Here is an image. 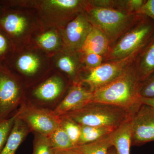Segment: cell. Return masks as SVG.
<instances>
[{
  "instance_id": "2",
  "label": "cell",
  "mask_w": 154,
  "mask_h": 154,
  "mask_svg": "<svg viewBox=\"0 0 154 154\" xmlns=\"http://www.w3.org/2000/svg\"><path fill=\"white\" fill-rule=\"evenodd\" d=\"M134 63L115 80L93 92V102L115 105L135 113L143 104L140 91L143 82Z\"/></svg>"
},
{
  "instance_id": "32",
  "label": "cell",
  "mask_w": 154,
  "mask_h": 154,
  "mask_svg": "<svg viewBox=\"0 0 154 154\" xmlns=\"http://www.w3.org/2000/svg\"><path fill=\"white\" fill-rule=\"evenodd\" d=\"M89 5L101 8L115 9L116 0H87Z\"/></svg>"
},
{
  "instance_id": "15",
  "label": "cell",
  "mask_w": 154,
  "mask_h": 154,
  "mask_svg": "<svg viewBox=\"0 0 154 154\" xmlns=\"http://www.w3.org/2000/svg\"><path fill=\"white\" fill-rule=\"evenodd\" d=\"M53 69L64 75L71 84L79 82L83 69L79 51L65 48L51 57Z\"/></svg>"
},
{
  "instance_id": "9",
  "label": "cell",
  "mask_w": 154,
  "mask_h": 154,
  "mask_svg": "<svg viewBox=\"0 0 154 154\" xmlns=\"http://www.w3.org/2000/svg\"><path fill=\"white\" fill-rule=\"evenodd\" d=\"M71 85L62 74L53 69L36 85L25 88V98L42 103L62 99Z\"/></svg>"
},
{
  "instance_id": "5",
  "label": "cell",
  "mask_w": 154,
  "mask_h": 154,
  "mask_svg": "<svg viewBox=\"0 0 154 154\" xmlns=\"http://www.w3.org/2000/svg\"><path fill=\"white\" fill-rule=\"evenodd\" d=\"M134 113L118 106L92 102L82 108L64 116L71 119L82 126L117 128L130 120Z\"/></svg>"
},
{
  "instance_id": "8",
  "label": "cell",
  "mask_w": 154,
  "mask_h": 154,
  "mask_svg": "<svg viewBox=\"0 0 154 154\" xmlns=\"http://www.w3.org/2000/svg\"><path fill=\"white\" fill-rule=\"evenodd\" d=\"M138 54L118 60L104 62L96 68L83 69L79 81L92 92L112 82L134 62Z\"/></svg>"
},
{
  "instance_id": "4",
  "label": "cell",
  "mask_w": 154,
  "mask_h": 154,
  "mask_svg": "<svg viewBox=\"0 0 154 154\" xmlns=\"http://www.w3.org/2000/svg\"><path fill=\"white\" fill-rule=\"evenodd\" d=\"M27 4L36 10L41 27L60 29L86 7L85 0H27Z\"/></svg>"
},
{
  "instance_id": "12",
  "label": "cell",
  "mask_w": 154,
  "mask_h": 154,
  "mask_svg": "<svg viewBox=\"0 0 154 154\" xmlns=\"http://www.w3.org/2000/svg\"><path fill=\"white\" fill-rule=\"evenodd\" d=\"M131 145L154 141V109L143 104L130 120Z\"/></svg>"
},
{
  "instance_id": "7",
  "label": "cell",
  "mask_w": 154,
  "mask_h": 154,
  "mask_svg": "<svg viewBox=\"0 0 154 154\" xmlns=\"http://www.w3.org/2000/svg\"><path fill=\"white\" fill-rule=\"evenodd\" d=\"M154 34V22L143 16L132 28L110 46L104 62L139 54Z\"/></svg>"
},
{
  "instance_id": "26",
  "label": "cell",
  "mask_w": 154,
  "mask_h": 154,
  "mask_svg": "<svg viewBox=\"0 0 154 154\" xmlns=\"http://www.w3.org/2000/svg\"><path fill=\"white\" fill-rule=\"evenodd\" d=\"M14 48L10 38L0 28V64L3 65L10 58Z\"/></svg>"
},
{
  "instance_id": "31",
  "label": "cell",
  "mask_w": 154,
  "mask_h": 154,
  "mask_svg": "<svg viewBox=\"0 0 154 154\" xmlns=\"http://www.w3.org/2000/svg\"><path fill=\"white\" fill-rule=\"evenodd\" d=\"M137 14L148 17L154 22V0L146 1Z\"/></svg>"
},
{
  "instance_id": "3",
  "label": "cell",
  "mask_w": 154,
  "mask_h": 154,
  "mask_svg": "<svg viewBox=\"0 0 154 154\" xmlns=\"http://www.w3.org/2000/svg\"><path fill=\"white\" fill-rule=\"evenodd\" d=\"M2 1L5 8L0 15V28L14 47L30 42L33 33L41 27L36 10L23 5L19 0Z\"/></svg>"
},
{
  "instance_id": "10",
  "label": "cell",
  "mask_w": 154,
  "mask_h": 154,
  "mask_svg": "<svg viewBox=\"0 0 154 154\" xmlns=\"http://www.w3.org/2000/svg\"><path fill=\"white\" fill-rule=\"evenodd\" d=\"M25 88L18 77L0 64V120L10 117L25 101Z\"/></svg>"
},
{
  "instance_id": "21",
  "label": "cell",
  "mask_w": 154,
  "mask_h": 154,
  "mask_svg": "<svg viewBox=\"0 0 154 154\" xmlns=\"http://www.w3.org/2000/svg\"><path fill=\"white\" fill-rule=\"evenodd\" d=\"M116 128L108 127L82 126L77 146L84 145L99 140L110 134Z\"/></svg>"
},
{
  "instance_id": "28",
  "label": "cell",
  "mask_w": 154,
  "mask_h": 154,
  "mask_svg": "<svg viewBox=\"0 0 154 154\" xmlns=\"http://www.w3.org/2000/svg\"><path fill=\"white\" fill-rule=\"evenodd\" d=\"M144 0H116V9L129 14H137L145 2Z\"/></svg>"
},
{
  "instance_id": "27",
  "label": "cell",
  "mask_w": 154,
  "mask_h": 154,
  "mask_svg": "<svg viewBox=\"0 0 154 154\" xmlns=\"http://www.w3.org/2000/svg\"><path fill=\"white\" fill-rule=\"evenodd\" d=\"M80 53L84 70L96 68L104 62V57L94 53Z\"/></svg>"
},
{
  "instance_id": "29",
  "label": "cell",
  "mask_w": 154,
  "mask_h": 154,
  "mask_svg": "<svg viewBox=\"0 0 154 154\" xmlns=\"http://www.w3.org/2000/svg\"><path fill=\"white\" fill-rule=\"evenodd\" d=\"M17 116L16 113L9 118L0 120V152L6 143Z\"/></svg>"
},
{
  "instance_id": "34",
  "label": "cell",
  "mask_w": 154,
  "mask_h": 154,
  "mask_svg": "<svg viewBox=\"0 0 154 154\" xmlns=\"http://www.w3.org/2000/svg\"><path fill=\"white\" fill-rule=\"evenodd\" d=\"M143 104L149 105L154 109V97L150 98H142Z\"/></svg>"
},
{
  "instance_id": "23",
  "label": "cell",
  "mask_w": 154,
  "mask_h": 154,
  "mask_svg": "<svg viewBox=\"0 0 154 154\" xmlns=\"http://www.w3.org/2000/svg\"><path fill=\"white\" fill-rule=\"evenodd\" d=\"M109 135L94 142L77 146L82 154H108L112 147Z\"/></svg>"
},
{
  "instance_id": "18",
  "label": "cell",
  "mask_w": 154,
  "mask_h": 154,
  "mask_svg": "<svg viewBox=\"0 0 154 154\" xmlns=\"http://www.w3.org/2000/svg\"><path fill=\"white\" fill-rule=\"evenodd\" d=\"M134 63L143 82L154 73V34L138 56Z\"/></svg>"
},
{
  "instance_id": "6",
  "label": "cell",
  "mask_w": 154,
  "mask_h": 154,
  "mask_svg": "<svg viewBox=\"0 0 154 154\" xmlns=\"http://www.w3.org/2000/svg\"><path fill=\"white\" fill-rule=\"evenodd\" d=\"M86 1L85 11L90 22L105 33L110 46L143 17L117 9L95 8Z\"/></svg>"
},
{
  "instance_id": "11",
  "label": "cell",
  "mask_w": 154,
  "mask_h": 154,
  "mask_svg": "<svg viewBox=\"0 0 154 154\" xmlns=\"http://www.w3.org/2000/svg\"><path fill=\"white\" fill-rule=\"evenodd\" d=\"M16 113L18 118L36 133L48 136L60 125V117L54 110L37 107L25 100Z\"/></svg>"
},
{
  "instance_id": "17",
  "label": "cell",
  "mask_w": 154,
  "mask_h": 154,
  "mask_svg": "<svg viewBox=\"0 0 154 154\" xmlns=\"http://www.w3.org/2000/svg\"><path fill=\"white\" fill-rule=\"evenodd\" d=\"M110 46V42L105 33L97 27L93 26V29L79 52L94 53L102 56L104 58Z\"/></svg>"
},
{
  "instance_id": "36",
  "label": "cell",
  "mask_w": 154,
  "mask_h": 154,
  "mask_svg": "<svg viewBox=\"0 0 154 154\" xmlns=\"http://www.w3.org/2000/svg\"><path fill=\"white\" fill-rule=\"evenodd\" d=\"M110 149L111 150H109L108 154H115V150H114V149H113V150L112 149Z\"/></svg>"
},
{
  "instance_id": "16",
  "label": "cell",
  "mask_w": 154,
  "mask_h": 154,
  "mask_svg": "<svg viewBox=\"0 0 154 154\" xmlns=\"http://www.w3.org/2000/svg\"><path fill=\"white\" fill-rule=\"evenodd\" d=\"M30 42L51 57L65 48L60 29L57 28L41 27Z\"/></svg>"
},
{
  "instance_id": "19",
  "label": "cell",
  "mask_w": 154,
  "mask_h": 154,
  "mask_svg": "<svg viewBox=\"0 0 154 154\" xmlns=\"http://www.w3.org/2000/svg\"><path fill=\"white\" fill-rule=\"evenodd\" d=\"M30 131L27 125L18 118L17 114L8 137L0 154H15Z\"/></svg>"
},
{
  "instance_id": "24",
  "label": "cell",
  "mask_w": 154,
  "mask_h": 154,
  "mask_svg": "<svg viewBox=\"0 0 154 154\" xmlns=\"http://www.w3.org/2000/svg\"><path fill=\"white\" fill-rule=\"evenodd\" d=\"M60 125L63 128L75 146H77L82 125L66 116H60Z\"/></svg>"
},
{
  "instance_id": "13",
  "label": "cell",
  "mask_w": 154,
  "mask_h": 154,
  "mask_svg": "<svg viewBox=\"0 0 154 154\" xmlns=\"http://www.w3.org/2000/svg\"><path fill=\"white\" fill-rule=\"evenodd\" d=\"M93 28L85 11L77 15L60 29L65 47L79 51Z\"/></svg>"
},
{
  "instance_id": "30",
  "label": "cell",
  "mask_w": 154,
  "mask_h": 154,
  "mask_svg": "<svg viewBox=\"0 0 154 154\" xmlns=\"http://www.w3.org/2000/svg\"><path fill=\"white\" fill-rule=\"evenodd\" d=\"M140 95L142 98L154 97V73L143 83Z\"/></svg>"
},
{
  "instance_id": "35",
  "label": "cell",
  "mask_w": 154,
  "mask_h": 154,
  "mask_svg": "<svg viewBox=\"0 0 154 154\" xmlns=\"http://www.w3.org/2000/svg\"><path fill=\"white\" fill-rule=\"evenodd\" d=\"M5 8V6L3 4L2 1H0V15L2 13Z\"/></svg>"
},
{
  "instance_id": "1",
  "label": "cell",
  "mask_w": 154,
  "mask_h": 154,
  "mask_svg": "<svg viewBox=\"0 0 154 154\" xmlns=\"http://www.w3.org/2000/svg\"><path fill=\"white\" fill-rule=\"evenodd\" d=\"M2 65L18 77L26 88L36 85L53 69L51 57L30 42L15 47Z\"/></svg>"
},
{
  "instance_id": "14",
  "label": "cell",
  "mask_w": 154,
  "mask_h": 154,
  "mask_svg": "<svg viewBox=\"0 0 154 154\" xmlns=\"http://www.w3.org/2000/svg\"><path fill=\"white\" fill-rule=\"evenodd\" d=\"M93 95L81 82L72 84L54 111L60 116L79 110L93 102Z\"/></svg>"
},
{
  "instance_id": "33",
  "label": "cell",
  "mask_w": 154,
  "mask_h": 154,
  "mask_svg": "<svg viewBox=\"0 0 154 154\" xmlns=\"http://www.w3.org/2000/svg\"><path fill=\"white\" fill-rule=\"evenodd\" d=\"M56 154H82L78 146L64 150L56 152Z\"/></svg>"
},
{
  "instance_id": "25",
  "label": "cell",
  "mask_w": 154,
  "mask_h": 154,
  "mask_svg": "<svg viewBox=\"0 0 154 154\" xmlns=\"http://www.w3.org/2000/svg\"><path fill=\"white\" fill-rule=\"evenodd\" d=\"M32 154H56L48 136L36 133Z\"/></svg>"
},
{
  "instance_id": "20",
  "label": "cell",
  "mask_w": 154,
  "mask_h": 154,
  "mask_svg": "<svg viewBox=\"0 0 154 154\" xmlns=\"http://www.w3.org/2000/svg\"><path fill=\"white\" fill-rule=\"evenodd\" d=\"M115 154H130L131 131L130 120L122 125L109 135Z\"/></svg>"
},
{
  "instance_id": "22",
  "label": "cell",
  "mask_w": 154,
  "mask_h": 154,
  "mask_svg": "<svg viewBox=\"0 0 154 154\" xmlns=\"http://www.w3.org/2000/svg\"><path fill=\"white\" fill-rule=\"evenodd\" d=\"M48 137L55 152L75 147L60 125L51 133L48 136Z\"/></svg>"
}]
</instances>
